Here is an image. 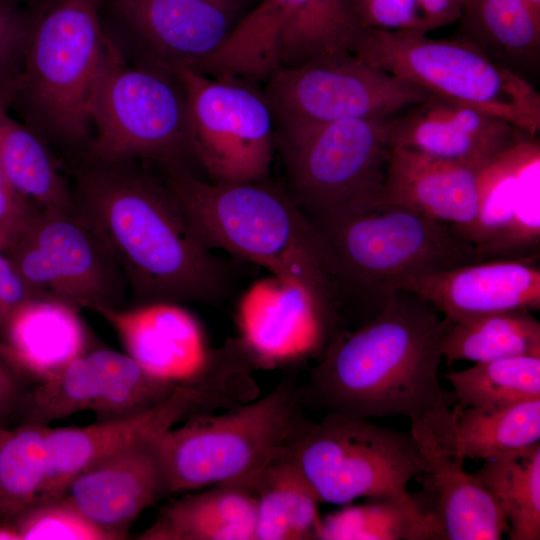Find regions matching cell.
I'll use <instances>...</instances> for the list:
<instances>
[{
	"instance_id": "obj_2",
	"label": "cell",
	"mask_w": 540,
	"mask_h": 540,
	"mask_svg": "<svg viewBox=\"0 0 540 540\" xmlns=\"http://www.w3.org/2000/svg\"><path fill=\"white\" fill-rule=\"evenodd\" d=\"M418 295L387 297L354 330H340L303 384L307 409L433 423L450 409L438 380L447 321Z\"/></svg>"
},
{
	"instance_id": "obj_27",
	"label": "cell",
	"mask_w": 540,
	"mask_h": 540,
	"mask_svg": "<svg viewBox=\"0 0 540 540\" xmlns=\"http://www.w3.org/2000/svg\"><path fill=\"white\" fill-rule=\"evenodd\" d=\"M457 36L527 79L540 62V13L523 0H464Z\"/></svg>"
},
{
	"instance_id": "obj_8",
	"label": "cell",
	"mask_w": 540,
	"mask_h": 540,
	"mask_svg": "<svg viewBox=\"0 0 540 540\" xmlns=\"http://www.w3.org/2000/svg\"><path fill=\"white\" fill-rule=\"evenodd\" d=\"M89 115L93 137L81 160H137L193 172L186 92L178 74L133 66L115 49L94 87Z\"/></svg>"
},
{
	"instance_id": "obj_13",
	"label": "cell",
	"mask_w": 540,
	"mask_h": 540,
	"mask_svg": "<svg viewBox=\"0 0 540 540\" xmlns=\"http://www.w3.org/2000/svg\"><path fill=\"white\" fill-rule=\"evenodd\" d=\"M275 124L389 119L429 94L354 53L278 68L263 90Z\"/></svg>"
},
{
	"instance_id": "obj_40",
	"label": "cell",
	"mask_w": 540,
	"mask_h": 540,
	"mask_svg": "<svg viewBox=\"0 0 540 540\" xmlns=\"http://www.w3.org/2000/svg\"><path fill=\"white\" fill-rule=\"evenodd\" d=\"M37 210L0 169V229L8 239V246L25 230Z\"/></svg>"
},
{
	"instance_id": "obj_22",
	"label": "cell",
	"mask_w": 540,
	"mask_h": 540,
	"mask_svg": "<svg viewBox=\"0 0 540 540\" xmlns=\"http://www.w3.org/2000/svg\"><path fill=\"white\" fill-rule=\"evenodd\" d=\"M485 169L391 147L383 185L372 201L447 223L460 236L477 216Z\"/></svg>"
},
{
	"instance_id": "obj_47",
	"label": "cell",
	"mask_w": 540,
	"mask_h": 540,
	"mask_svg": "<svg viewBox=\"0 0 540 540\" xmlns=\"http://www.w3.org/2000/svg\"><path fill=\"white\" fill-rule=\"evenodd\" d=\"M5 1L11 2V3H16V4H21V5H27L32 0H5Z\"/></svg>"
},
{
	"instance_id": "obj_41",
	"label": "cell",
	"mask_w": 540,
	"mask_h": 540,
	"mask_svg": "<svg viewBox=\"0 0 540 540\" xmlns=\"http://www.w3.org/2000/svg\"><path fill=\"white\" fill-rule=\"evenodd\" d=\"M27 387L26 379L0 354V425L18 415Z\"/></svg>"
},
{
	"instance_id": "obj_9",
	"label": "cell",
	"mask_w": 540,
	"mask_h": 540,
	"mask_svg": "<svg viewBox=\"0 0 540 540\" xmlns=\"http://www.w3.org/2000/svg\"><path fill=\"white\" fill-rule=\"evenodd\" d=\"M388 119L275 124L286 192L307 216L374 199L383 185Z\"/></svg>"
},
{
	"instance_id": "obj_32",
	"label": "cell",
	"mask_w": 540,
	"mask_h": 540,
	"mask_svg": "<svg viewBox=\"0 0 540 540\" xmlns=\"http://www.w3.org/2000/svg\"><path fill=\"white\" fill-rule=\"evenodd\" d=\"M472 473L500 504L511 540L540 539V442L484 460Z\"/></svg>"
},
{
	"instance_id": "obj_34",
	"label": "cell",
	"mask_w": 540,
	"mask_h": 540,
	"mask_svg": "<svg viewBox=\"0 0 540 540\" xmlns=\"http://www.w3.org/2000/svg\"><path fill=\"white\" fill-rule=\"evenodd\" d=\"M453 391L451 406L495 411L540 398V357L517 356L485 362L442 373Z\"/></svg>"
},
{
	"instance_id": "obj_5",
	"label": "cell",
	"mask_w": 540,
	"mask_h": 540,
	"mask_svg": "<svg viewBox=\"0 0 540 540\" xmlns=\"http://www.w3.org/2000/svg\"><path fill=\"white\" fill-rule=\"evenodd\" d=\"M306 409L293 369L263 396L192 416L164 432L160 443L171 495L247 482L306 436L315 422Z\"/></svg>"
},
{
	"instance_id": "obj_3",
	"label": "cell",
	"mask_w": 540,
	"mask_h": 540,
	"mask_svg": "<svg viewBox=\"0 0 540 540\" xmlns=\"http://www.w3.org/2000/svg\"><path fill=\"white\" fill-rule=\"evenodd\" d=\"M160 174L210 249L300 287L339 328L350 291L325 238L286 190L267 179L206 182L187 170Z\"/></svg>"
},
{
	"instance_id": "obj_20",
	"label": "cell",
	"mask_w": 540,
	"mask_h": 540,
	"mask_svg": "<svg viewBox=\"0 0 540 540\" xmlns=\"http://www.w3.org/2000/svg\"><path fill=\"white\" fill-rule=\"evenodd\" d=\"M237 321L260 369L319 359L340 331L303 289L276 276L247 291Z\"/></svg>"
},
{
	"instance_id": "obj_30",
	"label": "cell",
	"mask_w": 540,
	"mask_h": 540,
	"mask_svg": "<svg viewBox=\"0 0 540 540\" xmlns=\"http://www.w3.org/2000/svg\"><path fill=\"white\" fill-rule=\"evenodd\" d=\"M0 169L40 210L75 213L70 183L50 145L0 107Z\"/></svg>"
},
{
	"instance_id": "obj_44",
	"label": "cell",
	"mask_w": 540,
	"mask_h": 540,
	"mask_svg": "<svg viewBox=\"0 0 540 540\" xmlns=\"http://www.w3.org/2000/svg\"><path fill=\"white\" fill-rule=\"evenodd\" d=\"M0 540H19L12 525L0 521Z\"/></svg>"
},
{
	"instance_id": "obj_24",
	"label": "cell",
	"mask_w": 540,
	"mask_h": 540,
	"mask_svg": "<svg viewBox=\"0 0 540 540\" xmlns=\"http://www.w3.org/2000/svg\"><path fill=\"white\" fill-rule=\"evenodd\" d=\"M76 308L33 299L10 319L1 337L2 356L28 385L85 353L87 333Z\"/></svg>"
},
{
	"instance_id": "obj_39",
	"label": "cell",
	"mask_w": 540,
	"mask_h": 540,
	"mask_svg": "<svg viewBox=\"0 0 540 540\" xmlns=\"http://www.w3.org/2000/svg\"><path fill=\"white\" fill-rule=\"evenodd\" d=\"M33 299L38 298L8 255L0 250V339L12 316Z\"/></svg>"
},
{
	"instance_id": "obj_18",
	"label": "cell",
	"mask_w": 540,
	"mask_h": 540,
	"mask_svg": "<svg viewBox=\"0 0 540 540\" xmlns=\"http://www.w3.org/2000/svg\"><path fill=\"white\" fill-rule=\"evenodd\" d=\"M423 460L412 498L437 540H499L509 534L505 513L494 496L464 469V459L441 444L424 422L411 420Z\"/></svg>"
},
{
	"instance_id": "obj_12",
	"label": "cell",
	"mask_w": 540,
	"mask_h": 540,
	"mask_svg": "<svg viewBox=\"0 0 540 540\" xmlns=\"http://www.w3.org/2000/svg\"><path fill=\"white\" fill-rule=\"evenodd\" d=\"M5 253L37 298L77 310L122 308L125 276L77 212L38 209Z\"/></svg>"
},
{
	"instance_id": "obj_25",
	"label": "cell",
	"mask_w": 540,
	"mask_h": 540,
	"mask_svg": "<svg viewBox=\"0 0 540 540\" xmlns=\"http://www.w3.org/2000/svg\"><path fill=\"white\" fill-rule=\"evenodd\" d=\"M279 18L268 52V76L339 53H353L366 28L354 0H277ZM268 78V77H267Z\"/></svg>"
},
{
	"instance_id": "obj_17",
	"label": "cell",
	"mask_w": 540,
	"mask_h": 540,
	"mask_svg": "<svg viewBox=\"0 0 540 540\" xmlns=\"http://www.w3.org/2000/svg\"><path fill=\"white\" fill-rule=\"evenodd\" d=\"M387 126L390 147L477 169L537 138L504 118L431 94L389 118Z\"/></svg>"
},
{
	"instance_id": "obj_46",
	"label": "cell",
	"mask_w": 540,
	"mask_h": 540,
	"mask_svg": "<svg viewBox=\"0 0 540 540\" xmlns=\"http://www.w3.org/2000/svg\"><path fill=\"white\" fill-rule=\"evenodd\" d=\"M8 246V239L5 233L0 229V250L5 251Z\"/></svg>"
},
{
	"instance_id": "obj_37",
	"label": "cell",
	"mask_w": 540,
	"mask_h": 540,
	"mask_svg": "<svg viewBox=\"0 0 540 540\" xmlns=\"http://www.w3.org/2000/svg\"><path fill=\"white\" fill-rule=\"evenodd\" d=\"M29 23L28 4L0 0V107L6 110L10 92L22 69Z\"/></svg>"
},
{
	"instance_id": "obj_28",
	"label": "cell",
	"mask_w": 540,
	"mask_h": 540,
	"mask_svg": "<svg viewBox=\"0 0 540 540\" xmlns=\"http://www.w3.org/2000/svg\"><path fill=\"white\" fill-rule=\"evenodd\" d=\"M430 428L459 458L484 461L540 442V398L495 411L454 405Z\"/></svg>"
},
{
	"instance_id": "obj_29",
	"label": "cell",
	"mask_w": 540,
	"mask_h": 540,
	"mask_svg": "<svg viewBox=\"0 0 540 540\" xmlns=\"http://www.w3.org/2000/svg\"><path fill=\"white\" fill-rule=\"evenodd\" d=\"M292 451L275 458L244 483L255 498V540H318L320 503L297 468Z\"/></svg>"
},
{
	"instance_id": "obj_4",
	"label": "cell",
	"mask_w": 540,
	"mask_h": 540,
	"mask_svg": "<svg viewBox=\"0 0 540 540\" xmlns=\"http://www.w3.org/2000/svg\"><path fill=\"white\" fill-rule=\"evenodd\" d=\"M102 0H32L21 72L7 109L72 161L93 137L89 105L115 47L106 30Z\"/></svg>"
},
{
	"instance_id": "obj_36",
	"label": "cell",
	"mask_w": 540,
	"mask_h": 540,
	"mask_svg": "<svg viewBox=\"0 0 540 540\" xmlns=\"http://www.w3.org/2000/svg\"><path fill=\"white\" fill-rule=\"evenodd\" d=\"M11 525L19 540H114L62 496L38 500Z\"/></svg>"
},
{
	"instance_id": "obj_11",
	"label": "cell",
	"mask_w": 540,
	"mask_h": 540,
	"mask_svg": "<svg viewBox=\"0 0 540 540\" xmlns=\"http://www.w3.org/2000/svg\"><path fill=\"white\" fill-rule=\"evenodd\" d=\"M187 99L191 150L213 182L265 180L275 148V120L256 83L193 70L178 73Z\"/></svg>"
},
{
	"instance_id": "obj_16",
	"label": "cell",
	"mask_w": 540,
	"mask_h": 540,
	"mask_svg": "<svg viewBox=\"0 0 540 540\" xmlns=\"http://www.w3.org/2000/svg\"><path fill=\"white\" fill-rule=\"evenodd\" d=\"M183 383L153 377L126 353L112 349L86 351L63 368L27 387L20 422L49 425L88 411L108 420L152 408Z\"/></svg>"
},
{
	"instance_id": "obj_35",
	"label": "cell",
	"mask_w": 540,
	"mask_h": 540,
	"mask_svg": "<svg viewBox=\"0 0 540 540\" xmlns=\"http://www.w3.org/2000/svg\"><path fill=\"white\" fill-rule=\"evenodd\" d=\"M318 540H437V537L411 495L343 505L322 517Z\"/></svg>"
},
{
	"instance_id": "obj_42",
	"label": "cell",
	"mask_w": 540,
	"mask_h": 540,
	"mask_svg": "<svg viewBox=\"0 0 540 540\" xmlns=\"http://www.w3.org/2000/svg\"><path fill=\"white\" fill-rule=\"evenodd\" d=\"M419 1L427 33L458 21L464 3V0Z\"/></svg>"
},
{
	"instance_id": "obj_38",
	"label": "cell",
	"mask_w": 540,
	"mask_h": 540,
	"mask_svg": "<svg viewBox=\"0 0 540 540\" xmlns=\"http://www.w3.org/2000/svg\"><path fill=\"white\" fill-rule=\"evenodd\" d=\"M354 3L365 27L427 33L419 0H354Z\"/></svg>"
},
{
	"instance_id": "obj_33",
	"label": "cell",
	"mask_w": 540,
	"mask_h": 540,
	"mask_svg": "<svg viewBox=\"0 0 540 540\" xmlns=\"http://www.w3.org/2000/svg\"><path fill=\"white\" fill-rule=\"evenodd\" d=\"M49 425H0V521L10 524L43 496Z\"/></svg>"
},
{
	"instance_id": "obj_7",
	"label": "cell",
	"mask_w": 540,
	"mask_h": 540,
	"mask_svg": "<svg viewBox=\"0 0 540 540\" xmlns=\"http://www.w3.org/2000/svg\"><path fill=\"white\" fill-rule=\"evenodd\" d=\"M353 53L428 94L499 116L533 136L540 131V95L528 79L464 38L366 27Z\"/></svg>"
},
{
	"instance_id": "obj_6",
	"label": "cell",
	"mask_w": 540,
	"mask_h": 540,
	"mask_svg": "<svg viewBox=\"0 0 540 540\" xmlns=\"http://www.w3.org/2000/svg\"><path fill=\"white\" fill-rule=\"evenodd\" d=\"M331 248L350 295L376 301L413 278L477 262L475 247L447 223L372 200L308 216Z\"/></svg>"
},
{
	"instance_id": "obj_10",
	"label": "cell",
	"mask_w": 540,
	"mask_h": 540,
	"mask_svg": "<svg viewBox=\"0 0 540 540\" xmlns=\"http://www.w3.org/2000/svg\"><path fill=\"white\" fill-rule=\"evenodd\" d=\"M292 457L320 504L409 498L408 484L423 469L411 431L336 412L314 422Z\"/></svg>"
},
{
	"instance_id": "obj_43",
	"label": "cell",
	"mask_w": 540,
	"mask_h": 540,
	"mask_svg": "<svg viewBox=\"0 0 540 540\" xmlns=\"http://www.w3.org/2000/svg\"><path fill=\"white\" fill-rule=\"evenodd\" d=\"M212 4L226 13L235 17L238 11H240L246 3V0H201Z\"/></svg>"
},
{
	"instance_id": "obj_19",
	"label": "cell",
	"mask_w": 540,
	"mask_h": 540,
	"mask_svg": "<svg viewBox=\"0 0 540 540\" xmlns=\"http://www.w3.org/2000/svg\"><path fill=\"white\" fill-rule=\"evenodd\" d=\"M162 434L141 440L81 471L59 496L114 540L126 539L130 527L146 509L171 495L160 443Z\"/></svg>"
},
{
	"instance_id": "obj_31",
	"label": "cell",
	"mask_w": 540,
	"mask_h": 540,
	"mask_svg": "<svg viewBox=\"0 0 540 540\" xmlns=\"http://www.w3.org/2000/svg\"><path fill=\"white\" fill-rule=\"evenodd\" d=\"M446 321L441 349L450 365L457 361L478 363L517 356L540 357V322L532 312L513 311L461 322Z\"/></svg>"
},
{
	"instance_id": "obj_21",
	"label": "cell",
	"mask_w": 540,
	"mask_h": 540,
	"mask_svg": "<svg viewBox=\"0 0 540 540\" xmlns=\"http://www.w3.org/2000/svg\"><path fill=\"white\" fill-rule=\"evenodd\" d=\"M399 290L418 295L452 322L539 311V256L465 264L410 279Z\"/></svg>"
},
{
	"instance_id": "obj_45",
	"label": "cell",
	"mask_w": 540,
	"mask_h": 540,
	"mask_svg": "<svg viewBox=\"0 0 540 540\" xmlns=\"http://www.w3.org/2000/svg\"><path fill=\"white\" fill-rule=\"evenodd\" d=\"M528 4L534 11L540 13V0H523Z\"/></svg>"
},
{
	"instance_id": "obj_1",
	"label": "cell",
	"mask_w": 540,
	"mask_h": 540,
	"mask_svg": "<svg viewBox=\"0 0 540 540\" xmlns=\"http://www.w3.org/2000/svg\"><path fill=\"white\" fill-rule=\"evenodd\" d=\"M145 162L72 165L75 210L120 266L141 304L222 303L232 268L201 239L161 174Z\"/></svg>"
},
{
	"instance_id": "obj_15",
	"label": "cell",
	"mask_w": 540,
	"mask_h": 540,
	"mask_svg": "<svg viewBox=\"0 0 540 540\" xmlns=\"http://www.w3.org/2000/svg\"><path fill=\"white\" fill-rule=\"evenodd\" d=\"M106 30L129 64L198 72L226 42L234 16L201 0H102Z\"/></svg>"
},
{
	"instance_id": "obj_26",
	"label": "cell",
	"mask_w": 540,
	"mask_h": 540,
	"mask_svg": "<svg viewBox=\"0 0 540 540\" xmlns=\"http://www.w3.org/2000/svg\"><path fill=\"white\" fill-rule=\"evenodd\" d=\"M195 490L163 507L140 540H255V498L244 483Z\"/></svg>"
},
{
	"instance_id": "obj_14",
	"label": "cell",
	"mask_w": 540,
	"mask_h": 540,
	"mask_svg": "<svg viewBox=\"0 0 540 540\" xmlns=\"http://www.w3.org/2000/svg\"><path fill=\"white\" fill-rule=\"evenodd\" d=\"M245 398V387L233 372L212 367L144 411L96 420L83 427L49 426L48 473L42 498L59 496L78 473L141 440L160 435L192 416L237 406Z\"/></svg>"
},
{
	"instance_id": "obj_23",
	"label": "cell",
	"mask_w": 540,
	"mask_h": 540,
	"mask_svg": "<svg viewBox=\"0 0 540 540\" xmlns=\"http://www.w3.org/2000/svg\"><path fill=\"white\" fill-rule=\"evenodd\" d=\"M97 313L114 328L126 354L155 378L186 383L208 365L211 350L201 326L180 304L157 302Z\"/></svg>"
}]
</instances>
